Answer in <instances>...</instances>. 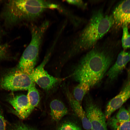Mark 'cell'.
<instances>
[{
  "label": "cell",
  "mask_w": 130,
  "mask_h": 130,
  "mask_svg": "<svg viewBox=\"0 0 130 130\" xmlns=\"http://www.w3.org/2000/svg\"><path fill=\"white\" fill-rule=\"evenodd\" d=\"M90 88L89 85L86 83H79L74 87L72 95L75 99L81 104L83 98L88 93Z\"/></svg>",
  "instance_id": "14"
},
{
  "label": "cell",
  "mask_w": 130,
  "mask_h": 130,
  "mask_svg": "<svg viewBox=\"0 0 130 130\" xmlns=\"http://www.w3.org/2000/svg\"><path fill=\"white\" fill-rule=\"evenodd\" d=\"M7 51V47L6 45H0V59L6 57Z\"/></svg>",
  "instance_id": "23"
},
{
  "label": "cell",
  "mask_w": 130,
  "mask_h": 130,
  "mask_svg": "<svg viewBox=\"0 0 130 130\" xmlns=\"http://www.w3.org/2000/svg\"><path fill=\"white\" fill-rule=\"evenodd\" d=\"M6 122L1 108H0V130H6Z\"/></svg>",
  "instance_id": "22"
},
{
  "label": "cell",
  "mask_w": 130,
  "mask_h": 130,
  "mask_svg": "<svg viewBox=\"0 0 130 130\" xmlns=\"http://www.w3.org/2000/svg\"><path fill=\"white\" fill-rule=\"evenodd\" d=\"M9 130H35L22 123H17L14 125Z\"/></svg>",
  "instance_id": "20"
},
{
  "label": "cell",
  "mask_w": 130,
  "mask_h": 130,
  "mask_svg": "<svg viewBox=\"0 0 130 130\" xmlns=\"http://www.w3.org/2000/svg\"><path fill=\"white\" fill-rule=\"evenodd\" d=\"M49 57L48 55L40 65L34 68L30 75L34 83L43 89L48 91L53 88L60 80L50 75L45 69L44 67Z\"/></svg>",
  "instance_id": "7"
},
{
  "label": "cell",
  "mask_w": 130,
  "mask_h": 130,
  "mask_svg": "<svg viewBox=\"0 0 130 130\" xmlns=\"http://www.w3.org/2000/svg\"><path fill=\"white\" fill-rule=\"evenodd\" d=\"M108 44L96 45L82 57L74 67L71 76L79 83L88 84L91 88L99 83L113 60Z\"/></svg>",
  "instance_id": "1"
},
{
  "label": "cell",
  "mask_w": 130,
  "mask_h": 130,
  "mask_svg": "<svg viewBox=\"0 0 130 130\" xmlns=\"http://www.w3.org/2000/svg\"><path fill=\"white\" fill-rule=\"evenodd\" d=\"M34 84L30 75L16 69L5 74L0 79V87L8 90H28Z\"/></svg>",
  "instance_id": "5"
},
{
  "label": "cell",
  "mask_w": 130,
  "mask_h": 130,
  "mask_svg": "<svg viewBox=\"0 0 130 130\" xmlns=\"http://www.w3.org/2000/svg\"><path fill=\"white\" fill-rule=\"evenodd\" d=\"M50 115L52 120L58 121L68 113L67 108L64 103L57 99L53 100L50 103Z\"/></svg>",
  "instance_id": "13"
},
{
  "label": "cell",
  "mask_w": 130,
  "mask_h": 130,
  "mask_svg": "<svg viewBox=\"0 0 130 130\" xmlns=\"http://www.w3.org/2000/svg\"><path fill=\"white\" fill-rule=\"evenodd\" d=\"M67 2L71 4L83 8H85L87 5L82 0H67Z\"/></svg>",
  "instance_id": "21"
},
{
  "label": "cell",
  "mask_w": 130,
  "mask_h": 130,
  "mask_svg": "<svg viewBox=\"0 0 130 130\" xmlns=\"http://www.w3.org/2000/svg\"><path fill=\"white\" fill-rule=\"evenodd\" d=\"M128 111L129 113L130 117V107L129 108Z\"/></svg>",
  "instance_id": "24"
},
{
  "label": "cell",
  "mask_w": 130,
  "mask_h": 130,
  "mask_svg": "<svg viewBox=\"0 0 130 130\" xmlns=\"http://www.w3.org/2000/svg\"><path fill=\"white\" fill-rule=\"evenodd\" d=\"M49 25V21L46 20L39 25H31V41L22 54L17 70L31 74L34 69L44 36Z\"/></svg>",
  "instance_id": "4"
},
{
  "label": "cell",
  "mask_w": 130,
  "mask_h": 130,
  "mask_svg": "<svg viewBox=\"0 0 130 130\" xmlns=\"http://www.w3.org/2000/svg\"><path fill=\"white\" fill-rule=\"evenodd\" d=\"M130 61V52L124 51L121 52L115 62L110 67L105 74L107 77L106 83H110L116 80Z\"/></svg>",
  "instance_id": "10"
},
{
  "label": "cell",
  "mask_w": 130,
  "mask_h": 130,
  "mask_svg": "<svg viewBox=\"0 0 130 130\" xmlns=\"http://www.w3.org/2000/svg\"><path fill=\"white\" fill-rule=\"evenodd\" d=\"M116 118L121 121H126L130 120V117L128 110L123 107H121L117 113Z\"/></svg>",
  "instance_id": "18"
},
{
  "label": "cell",
  "mask_w": 130,
  "mask_h": 130,
  "mask_svg": "<svg viewBox=\"0 0 130 130\" xmlns=\"http://www.w3.org/2000/svg\"><path fill=\"white\" fill-rule=\"evenodd\" d=\"M8 100L13 108L14 112L20 118L25 119L31 113L27 95H22L13 96L9 98Z\"/></svg>",
  "instance_id": "11"
},
{
  "label": "cell",
  "mask_w": 130,
  "mask_h": 130,
  "mask_svg": "<svg viewBox=\"0 0 130 130\" xmlns=\"http://www.w3.org/2000/svg\"><path fill=\"white\" fill-rule=\"evenodd\" d=\"M59 130H82L75 124L71 122H67L63 124Z\"/></svg>",
  "instance_id": "19"
},
{
  "label": "cell",
  "mask_w": 130,
  "mask_h": 130,
  "mask_svg": "<svg viewBox=\"0 0 130 130\" xmlns=\"http://www.w3.org/2000/svg\"><path fill=\"white\" fill-rule=\"evenodd\" d=\"M66 91L71 107L75 114L81 121L83 127L86 130H91L90 123L81 104L75 99L68 88L66 89Z\"/></svg>",
  "instance_id": "12"
},
{
  "label": "cell",
  "mask_w": 130,
  "mask_h": 130,
  "mask_svg": "<svg viewBox=\"0 0 130 130\" xmlns=\"http://www.w3.org/2000/svg\"><path fill=\"white\" fill-rule=\"evenodd\" d=\"M48 1L10 0L5 6L3 16L5 21L11 25L24 21H32L39 17L46 10L51 9Z\"/></svg>",
  "instance_id": "3"
},
{
  "label": "cell",
  "mask_w": 130,
  "mask_h": 130,
  "mask_svg": "<svg viewBox=\"0 0 130 130\" xmlns=\"http://www.w3.org/2000/svg\"><path fill=\"white\" fill-rule=\"evenodd\" d=\"M113 23L111 15L105 14L102 10L94 12L88 23L74 40L70 55L73 56L92 49Z\"/></svg>",
  "instance_id": "2"
},
{
  "label": "cell",
  "mask_w": 130,
  "mask_h": 130,
  "mask_svg": "<svg viewBox=\"0 0 130 130\" xmlns=\"http://www.w3.org/2000/svg\"><path fill=\"white\" fill-rule=\"evenodd\" d=\"M85 112L91 130H107L106 118L100 107L88 93L85 96Z\"/></svg>",
  "instance_id": "6"
},
{
  "label": "cell",
  "mask_w": 130,
  "mask_h": 130,
  "mask_svg": "<svg viewBox=\"0 0 130 130\" xmlns=\"http://www.w3.org/2000/svg\"><path fill=\"white\" fill-rule=\"evenodd\" d=\"M123 35L122 38V47L125 49L130 47V34L127 26L123 27Z\"/></svg>",
  "instance_id": "17"
},
{
  "label": "cell",
  "mask_w": 130,
  "mask_h": 130,
  "mask_svg": "<svg viewBox=\"0 0 130 130\" xmlns=\"http://www.w3.org/2000/svg\"><path fill=\"white\" fill-rule=\"evenodd\" d=\"M112 16L113 25L117 28L130 25V0L120 2L114 10Z\"/></svg>",
  "instance_id": "9"
},
{
  "label": "cell",
  "mask_w": 130,
  "mask_h": 130,
  "mask_svg": "<svg viewBox=\"0 0 130 130\" xmlns=\"http://www.w3.org/2000/svg\"><path fill=\"white\" fill-rule=\"evenodd\" d=\"M27 90V96L29 102L30 111L31 112L38 105L40 101V96L35 84Z\"/></svg>",
  "instance_id": "15"
},
{
  "label": "cell",
  "mask_w": 130,
  "mask_h": 130,
  "mask_svg": "<svg viewBox=\"0 0 130 130\" xmlns=\"http://www.w3.org/2000/svg\"><path fill=\"white\" fill-rule=\"evenodd\" d=\"M130 98V81L125 82L119 93L110 100L107 104L105 115L106 119H108L112 114L120 108L123 104Z\"/></svg>",
  "instance_id": "8"
},
{
  "label": "cell",
  "mask_w": 130,
  "mask_h": 130,
  "mask_svg": "<svg viewBox=\"0 0 130 130\" xmlns=\"http://www.w3.org/2000/svg\"><path fill=\"white\" fill-rule=\"evenodd\" d=\"M109 119L108 124L113 130H130V120L120 121L114 117Z\"/></svg>",
  "instance_id": "16"
}]
</instances>
